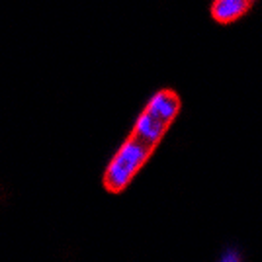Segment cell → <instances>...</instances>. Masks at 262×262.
<instances>
[{
    "mask_svg": "<svg viewBox=\"0 0 262 262\" xmlns=\"http://www.w3.org/2000/svg\"><path fill=\"white\" fill-rule=\"evenodd\" d=\"M252 6V0H213L211 16L219 24H231Z\"/></svg>",
    "mask_w": 262,
    "mask_h": 262,
    "instance_id": "3957f363",
    "label": "cell"
},
{
    "mask_svg": "<svg viewBox=\"0 0 262 262\" xmlns=\"http://www.w3.org/2000/svg\"><path fill=\"white\" fill-rule=\"evenodd\" d=\"M180 112V98L172 90H161L147 102L133 125V135L157 147Z\"/></svg>",
    "mask_w": 262,
    "mask_h": 262,
    "instance_id": "6da1fadb",
    "label": "cell"
},
{
    "mask_svg": "<svg viewBox=\"0 0 262 262\" xmlns=\"http://www.w3.org/2000/svg\"><path fill=\"white\" fill-rule=\"evenodd\" d=\"M153 151L155 147L151 143L143 141V139L135 137L131 133L129 137L123 141V145L118 149V153L114 155V159L110 161L108 168L104 172L106 190L112 194H118L121 190H125L133 180V176L137 174L143 164L149 161Z\"/></svg>",
    "mask_w": 262,
    "mask_h": 262,
    "instance_id": "7a4b0ae2",
    "label": "cell"
},
{
    "mask_svg": "<svg viewBox=\"0 0 262 262\" xmlns=\"http://www.w3.org/2000/svg\"><path fill=\"white\" fill-rule=\"evenodd\" d=\"M221 262H241V260H239V256H237L235 252H229L227 256H223V260H221Z\"/></svg>",
    "mask_w": 262,
    "mask_h": 262,
    "instance_id": "277c9868",
    "label": "cell"
}]
</instances>
